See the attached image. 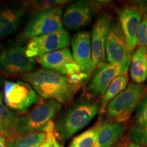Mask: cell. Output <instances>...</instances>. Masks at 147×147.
I'll return each instance as SVG.
<instances>
[{
	"label": "cell",
	"instance_id": "obj_1",
	"mask_svg": "<svg viewBox=\"0 0 147 147\" xmlns=\"http://www.w3.org/2000/svg\"><path fill=\"white\" fill-rule=\"evenodd\" d=\"M22 78L31 84L42 99L61 104L70 102L80 87L74 83L69 76L46 69L25 74Z\"/></svg>",
	"mask_w": 147,
	"mask_h": 147
},
{
	"label": "cell",
	"instance_id": "obj_2",
	"mask_svg": "<svg viewBox=\"0 0 147 147\" xmlns=\"http://www.w3.org/2000/svg\"><path fill=\"white\" fill-rule=\"evenodd\" d=\"M99 102L80 100L73 104L61 115L55 125L57 138L66 141L85 127L100 112Z\"/></svg>",
	"mask_w": 147,
	"mask_h": 147
},
{
	"label": "cell",
	"instance_id": "obj_3",
	"mask_svg": "<svg viewBox=\"0 0 147 147\" xmlns=\"http://www.w3.org/2000/svg\"><path fill=\"white\" fill-rule=\"evenodd\" d=\"M147 94L144 84L132 82L114 98L106 108V117L110 122L123 123L129 119L134 110Z\"/></svg>",
	"mask_w": 147,
	"mask_h": 147
},
{
	"label": "cell",
	"instance_id": "obj_4",
	"mask_svg": "<svg viewBox=\"0 0 147 147\" xmlns=\"http://www.w3.org/2000/svg\"><path fill=\"white\" fill-rule=\"evenodd\" d=\"M62 104L53 100L38 103L24 115H19L15 134H25L42 131L61 110Z\"/></svg>",
	"mask_w": 147,
	"mask_h": 147
},
{
	"label": "cell",
	"instance_id": "obj_5",
	"mask_svg": "<svg viewBox=\"0 0 147 147\" xmlns=\"http://www.w3.org/2000/svg\"><path fill=\"white\" fill-rule=\"evenodd\" d=\"M3 102L7 108L24 114L40 102V95L28 82L18 80L3 82Z\"/></svg>",
	"mask_w": 147,
	"mask_h": 147
},
{
	"label": "cell",
	"instance_id": "obj_6",
	"mask_svg": "<svg viewBox=\"0 0 147 147\" xmlns=\"http://www.w3.org/2000/svg\"><path fill=\"white\" fill-rule=\"evenodd\" d=\"M107 3V1L84 0L75 1L66 8L62 18L63 25L70 30L87 27L93 21L95 14Z\"/></svg>",
	"mask_w": 147,
	"mask_h": 147
},
{
	"label": "cell",
	"instance_id": "obj_7",
	"mask_svg": "<svg viewBox=\"0 0 147 147\" xmlns=\"http://www.w3.org/2000/svg\"><path fill=\"white\" fill-rule=\"evenodd\" d=\"M105 50L108 63L117 64L127 72L132 55L119 21H113L110 25L106 37Z\"/></svg>",
	"mask_w": 147,
	"mask_h": 147
},
{
	"label": "cell",
	"instance_id": "obj_8",
	"mask_svg": "<svg viewBox=\"0 0 147 147\" xmlns=\"http://www.w3.org/2000/svg\"><path fill=\"white\" fill-rule=\"evenodd\" d=\"M36 66V60L27 56L26 48L18 44L7 47L0 55V67L8 76L32 72Z\"/></svg>",
	"mask_w": 147,
	"mask_h": 147
},
{
	"label": "cell",
	"instance_id": "obj_9",
	"mask_svg": "<svg viewBox=\"0 0 147 147\" xmlns=\"http://www.w3.org/2000/svg\"><path fill=\"white\" fill-rule=\"evenodd\" d=\"M62 10L55 8L37 12L27 24L24 34L27 38H35L63 29Z\"/></svg>",
	"mask_w": 147,
	"mask_h": 147
},
{
	"label": "cell",
	"instance_id": "obj_10",
	"mask_svg": "<svg viewBox=\"0 0 147 147\" xmlns=\"http://www.w3.org/2000/svg\"><path fill=\"white\" fill-rule=\"evenodd\" d=\"M113 22L109 14H100L95 21L91 31V61L87 75L91 76L95 69L106 59V40L108 29Z\"/></svg>",
	"mask_w": 147,
	"mask_h": 147
},
{
	"label": "cell",
	"instance_id": "obj_11",
	"mask_svg": "<svg viewBox=\"0 0 147 147\" xmlns=\"http://www.w3.org/2000/svg\"><path fill=\"white\" fill-rule=\"evenodd\" d=\"M69 43L70 36L63 29L58 32L32 38L27 45L26 53L29 57H38L67 48Z\"/></svg>",
	"mask_w": 147,
	"mask_h": 147
},
{
	"label": "cell",
	"instance_id": "obj_12",
	"mask_svg": "<svg viewBox=\"0 0 147 147\" xmlns=\"http://www.w3.org/2000/svg\"><path fill=\"white\" fill-rule=\"evenodd\" d=\"M146 6L128 5L117 10L119 23L125 38L127 47L131 53L137 47V34Z\"/></svg>",
	"mask_w": 147,
	"mask_h": 147
},
{
	"label": "cell",
	"instance_id": "obj_13",
	"mask_svg": "<svg viewBox=\"0 0 147 147\" xmlns=\"http://www.w3.org/2000/svg\"><path fill=\"white\" fill-rule=\"evenodd\" d=\"M126 72L121 66L117 64L102 63L93 72L87 89L88 95L93 99L102 97L113 80Z\"/></svg>",
	"mask_w": 147,
	"mask_h": 147
},
{
	"label": "cell",
	"instance_id": "obj_14",
	"mask_svg": "<svg viewBox=\"0 0 147 147\" xmlns=\"http://www.w3.org/2000/svg\"><path fill=\"white\" fill-rule=\"evenodd\" d=\"M37 60L45 69L67 76L82 72L80 67L74 60L72 54L67 47L41 55L37 57Z\"/></svg>",
	"mask_w": 147,
	"mask_h": 147
},
{
	"label": "cell",
	"instance_id": "obj_15",
	"mask_svg": "<svg viewBox=\"0 0 147 147\" xmlns=\"http://www.w3.org/2000/svg\"><path fill=\"white\" fill-rule=\"evenodd\" d=\"M71 45L74 60L82 72L87 74L91 61V34L87 31L78 32L72 38Z\"/></svg>",
	"mask_w": 147,
	"mask_h": 147
},
{
	"label": "cell",
	"instance_id": "obj_16",
	"mask_svg": "<svg viewBox=\"0 0 147 147\" xmlns=\"http://www.w3.org/2000/svg\"><path fill=\"white\" fill-rule=\"evenodd\" d=\"M26 8L12 5L0 8V39L14 34L18 30L25 17Z\"/></svg>",
	"mask_w": 147,
	"mask_h": 147
},
{
	"label": "cell",
	"instance_id": "obj_17",
	"mask_svg": "<svg viewBox=\"0 0 147 147\" xmlns=\"http://www.w3.org/2000/svg\"><path fill=\"white\" fill-rule=\"evenodd\" d=\"M126 127L123 123L108 122L98 125L93 147H113L123 136Z\"/></svg>",
	"mask_w": 147,
	"mask_h": 147
},
{
	"label": "cell",
	"instance_id": "obj_18",
	"mask_svg": "<svg viewBox=\"0 0 147 147\" xmlns=\"http://www.w3.org/2000/svg\"><path fill=\"white\" fill-rule=\"evenodd\" d=\"M130 76L136 83L141 84L147 80V48L138 47L131 56Z\"/></svg>",
	"mask_w": 147,
	"mask_h": 147
},
{
	"label": "cell",
	"instance_id": "obj_19",
	"mask_svg": "<svg viewBox=\"0 0 147 147\" xmlns=\"http://www.w3.org/2000/svg\"><path fill=\"white\" fill-rule=\"evenodd\" d=\"M47 138L45 131L25 134H14L7 138V147H39Z\"/></svg>",
	"mask_w": 147,
	"mask_h": 147
},
{
	"label": "cell",
	"instance_id": "obj_20",
	"mask_svg": "<svg viewBox=\"0 0 147 147\" xmlns=\"http://www.w3.org/2000/svg\"><path fill=\"white\" fill-rule=\"evenodd\" d=\"M19 115L11 112L3 104V93H0V136L8 138L15 134V127Z\"/></svg>",
	"mask_w": 147,
	"mask_h": 147
},
{
	"label": "cell",
	"instance_id": "obj_21",
	"mask_svg": "<svg viewBox=\"0 0 147 147\" xmlns=\"http://www.w3.org/2000/svg\"><path fill=\"white\" fill-rule=\"evenodd\" d=\"M129 76L127 72L117 77L113 82L110 84L104 96L102 97V102L100 104V113L103 114L106 112L108 104L110 102L115 98L119 93L126 89L128 85Z\"/></svg>",
	"mask_w": 147,
	"mask_h": 147
},
{
	"label": "cell",
	"instance_id": "obj_22",
	"mask_svg": "<svg viewBox=\"0 0 147 147\" xmlns=\"http://www.w3.org/2000/svg\"><path fill=\"white\" fill-rule=\"evenodd\" d=\"M98 125L86 130L74 138L69 147H93L96 140Z\"/></svg>",
	"mask_w": 147,
	"mask_h": 147
},
{
	"label": "cell",
	"instance_id": "obj_23",
	"mask_svg": "<svg viewBox=\"0 0 147 147\" xmlns=\"http://www.w3.org/2000/svg\"><path fill=\"white\" fill-rule=\"evenodd\" d=\"M69 1L65 0H45V1H27L25 3L27 8H32L38 10V12L49 9L60 8L59 6L67 3Z\"/></svg>",
	"mask_w": 147,
	"mask_h": 147
},
{
	"label": "cell",
	"instance_id": "obj_24",
	"mask_svg": "<svg viewBox=\"0 0 147 147\" xmlns=\"http://www.w3.org/2000/svg\"><path fill=\"white\" fill-rule=\"evenodd\" d=\"M129 136L133 142L147 146V125L142 127H133L129 131Z\"/></svg>",
	"mask_w": 147,
	"mask_h": 147
},
{
	"label": "cell",
	"instance_id": "obj_25",
	"mask_svg": "<svg viewBox=\"0 0 147 147\" xmlns=\"http://www.w3.org/2000/svg\"><path fill=\"white\" fill-rule=\"evenodd\" d=\"M146 125H147V94L139 105L134 127H142Z\"/></svg>",
	"mask_w": 147,
	"mask_h": 147
},
{
	"label": "cell",
	"instance_id": "obj_26",
	"mask_svg": "<svg viewBox=\"0 0 147 147\" xmlns=\"http://www.w3.org/2000/svg\"><path fill=\"white\" fill-rule=\"evenodd\" d=\"M137 46L147 48V9L144 12L138 30Z\"/></svg>",
	"mask_w": 147,
	"mask_h": 147
},
{
	"label": "cell",
	"instance_id": "obj_27",
	"mask_svg": "<svg viewBox=\"0 0 147 147\" xmlns=\"http://www.w3.org/2000/svg\"><path fill=\"white\" fill-rule=\"evenodd\" d=\"M43 131L47 132V138L45 142L40 145L39 147H53L55 141L57 140V136L56 131H55V125L53 121L47 125Z\"/></svg>",
	"mask_w": 147,
	"mask_h": 147
},
{
	"label": "cell",
	"instance_id": "obj_28",
	"mask_svg": "<svg viewBox=\"0 0 147 147\" xmlns=\"http://www.w3.org/2000/svg\"><path fill=\"white\" fill-rule=\"evenodd\" d=\"M123 147H145L143 145H140L138 144H136V143H134V142H129L128 144H127L125 145Z\"/></svg>",
	"mask_w": 147,
	"mask_h": 147
},
{
	"label": "cell",
	"instance_id": "obj_29",
	"mask_svg": "<svg viewBox=\"0 0 147 147\" xmlns=\"http://www.w3.org/2000/svg\"><path fill=\"white\" fill-rule=\"evenodd\" d=\"M0 147H7L5 138L0 136Z\"/></svg>",
	"mask_w": 147,
	"mask_h": 147
},
{
	"label": "cell",
	"instance_id": "obj_30",
	"mask_svg": "<svg viewBox=\"0 0 147 147\" xmlns=\"http://www.w3.org/2000/svg\"><path fill=\"white\" fill-rule=\"evenodd\" d=\"M53 147H63V146H62V145H61L58 142L57 140H55V142H54V146H53Z\"/></svg>",
	"mask_w": 147,
	"mask_h": 147
}]
</instances>
